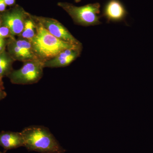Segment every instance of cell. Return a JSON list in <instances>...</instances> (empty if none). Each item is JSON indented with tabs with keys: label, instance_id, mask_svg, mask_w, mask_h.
I'll return each instance as SVG.
<instances>
[{
	"label": "cell",
	"instance_id": "4fadbf2b",
	"mask_svg": "<svg viewBox=\"0 0 153 153\" xmlns=\"http://www.w3.org/2000/svg\"><path fill=\"white\" fill-rule=\"evenodd\" d=\"M10 34L9 28L5 26L0 27V39H4V38L10 36Z\"/></svg>",
	"mask_w": 153,
	"mask_h": 153
},
{
	"label": "cell",
	"instance_id": "2e32d148",
	"mask_svg": "<svg viewBox=\"0 0 153 153\" xmlns=\"http://www.w3.org/2000/svg\"><path fill=\"white\" fill-rule=\"evenodd\" d=\"M6 4L8 6H11L15 4L16 0H4Z\"/></svg>",
	"mask_w": 153,
	"mask_h": 153
},
{
	"label": "cell",
	"instance_id": "ba28073f",
	"mask_svg": "<svg viewBox=\"0 0 153 153\" xmlns=\"http://www.w3.org/2000/svg\"><path fill=\"white\" fill-rule=\"evenodd\" d=\"M82 49V47L66 49L54 58L44 62V68H60L68 66L79 57Z\"/></svg>",
	"mask_w": 153,
	"mask_h": 153
},
{
	"label": "cell",
	"instance_id": "6da1fadb",
	"mask_svg": "<svg viewBox=\"0 0 153 153\" xmlns=\"http://www.w3.org/2000/svg\"><path fill=\"white\" fill-rule=\"evenodd\" d=\"M34 21L36 25V35L30 41L35 55L44 63L66 49L82 47L61 41L49 33L40 23Z\"/></svg>",
	"mask_w": 153,
	"mask_h": 153
},
{
	"label": "cell",
	"instance_id": "9a60e30c",
	"mask_svg": "<svg viewBox=\"0 0 153 153\" xmlns=\"http://www.w3.org/2000/svg\"><path fill=\"white\" fill-rule=\"evenodd\" d=\"M6 4L4 0H0V12H3L5 10L6 8Z\"/></svg>",
	"mask_w": 153,
	"mask_h": 153
},
{
	"label": "cell",
	"instance_id": "ac0fdd59",
	"mask_svg": "<svg viewBox=\"0 0 153 153\" xmlns=\"http://www.w3.org/2000/svg\"><path fill=\"white\" fill-rule=\"evenodd\" d=\"M74 1H75L76 2L78 3L80 2V1H81V0H74Z\"/></svg>",
	"mask_w": 153,
	"mask_h": 153
},
{
	"label": "cell",
	"instance_id": "9c48e42d",
	"mask_svg": "<svg viewBox=\"0 0 153 153\" xmlns=\"http://www.w3.org/2000/svg\"><path fill=\"white\" fill-rule=\"evenodd\" d=\"M127 14L124 6L119 0H110L103 10V16L108 22H121Z\"/></svg>",
	"mask_w": 153,
	"mask_h": 153
},
{
	"label": "cell",
	"instance_id": "e0dca14e",
	"mask_svg": "<svg viewBox=\"0 0 153 153\" xmlns=\"http://www.w3.org/2000/svg\"><path fill=\"white\" fill-rule=\"evenodd\" d=\"M2 79V77L0 76V86L2 87L3 88H4Z\"/></svg>",
	"mask_w": 153,
	"mask_h": 153
},
{
	"label": "cell",
	"instance_id": "277c9868",
	"mask_svg": "<svg viewBox=\"0 0 153 153\" xmlns=\"http://www.w3.org/2000/svg\"><path fill=\"white\" fill-rule=\"evenodd\" d=\"M44 62L38 59L24 62L22 68L11 72L8 76L13 84L30 85L37 83L43 75Z\"/></svg>",
	"mask_w": 153,
	"mask_h": 153
},
{
	"label": "cell",
	"instance_id": "d6986e66",
	"mask_svg": "<svg viewBox=\"0 0 153 153\" xmlns=\"http://www.w3.org/2000/svg\"><path fill=\"white\" fill-rule=\"evenodd\" d=\"M6 152H7V151H4V152H0V153H6Z\"/></svg>",
	"mask_w": 153,
	"mask_h": 153
},
{
	"label": "cell",
	"instance_id": "ffe728a7",
	"mask_svg": "<svg viewBox=\"0 0 153 153\" xmlns=\"http://www.w3.org/2000/svg\"><path fill=\"white\" fill-rule=\"evenodd\" d=\"M1 19H0V26H1Z\"/></svg>",
	"mask_w": 153,
	"mask_h": 153
},
{
	"label": "cell",
	"instance_id": "7c38bea8",
	"mask_svg": "<svg viewBox=\"0 0 153 153\" xmlns=\"http://www.w3.org/2000/svg\"><path fill=\"white\" fill-rule=\"evenodd\" d=\"M36 25L35 21L32 16L29 15L25 22L24 30L21 35L22 38L31 41L36 36Z\"/></svg>",
	"mask_w": 153,
	"mask_h": 153
},
{
	"label": "cell",
	"instance_id": "8992f818",
	"mask_svg": "<svg viewBox=\"0 0 153 153\" xmlns=\"http://www.w3.org/2000/svg\"><path fill=\"white\" fill-rule=\"evenodd\" d=\"M28 16L29 14L24 9L20 7L16 8L3 15V25L9 28L13 36L21 35L24 30L25 20Z\"/></svg>",
	"mask_w": 153,
	"mask_h": 153
},
{
	"label": "cell",
	"instance_id": "5b68a950",
	"mask_svg": "<svg viewBox=\"0 0 153 153\" xmlns=\"http://www.w3.org/2000/svg\"><path fill=\"white\" fill-rule=\"evenodd\" d=\"M32 17L35 21L40 23L49 33L61 41L74 45L82 46V44L57 20L46 17L33 16Z\"/></svg>",
	"mask_w": 153,
	"mask_h": 153
},
{
	"label": "cell",
	"instance_id": "5bb4252c",
	"mask_svg": "<svg viewBox=\"0 0 153 153\" xmlns=\"http://www.w3.org/2000/svg\"><path fill=\"white\" fill-rule=\"evenodd\" d=\"M4 88L0 86V101L5 98L7 96V94L4 90Z\"/></svg>",
	"mask_w": 153,
	"mask_h": 153
},
{
	"label": "cell",
	"instance_id": "3957f363",
	"mask_svg": "<svg viewBox=\"0 0 153 153\" xmlns=\"http://www.w3.org/2000/svg\"><path fill=\"white\" fill-rule=\"evenodd\" d=\"M57 5L66 11L76 25L89 27L102 24L100 21V5L99 3L88 4L81 7H76L66 2L58 3Z\"/></svg>",
	"mask_w": 153,
	"mask_h": 153
},
{
	"label": "cell",
	"instance_id": "30bf717a",
	"mask_svg": "<svg viewBox=\"0 0 153 153\" xmlns=\"http://www.w3.org/2000/svg\"><path fill=\"white\" fill-rule=\"evenodd\" d=\"M0 146L6 151L25 147V140L22 133L11 131L0 132Z\"/></svg>",
	"mask_w": 153,
	"mask_h": 153
},
{
	"label": "cell",
	"instance_id": "52a82bcc",
	"mask_svg": "<svg viewBox=\"0 0 153 153\" xmlns=\"http://www.w3.org/2000/svg\"><path fill=\"white\" fill-rule=\"evenodd\" d=\"M8 48L13 59L25 62L38 59L33 51L31 42L27 39L23 38L13 40L9 44Z\"/></svg>",
	"mask_w": 153,
	"mask_h": 153
},
{
	"label": "cell",
	"instance_id": "8fae6325",
	"mask_svg": "<svg viewBox=\"0 0 153 153\" xmlns=\"http://www.w3.org/2000/svg\"><path fill=\"white\" fill-rule=\"evenodd\" d=\"M13 58L4 51L0 53V76H8L12 72Z\"/></svg>",
	"mask_w": 153,
	"mask_h": 153
},
{
	"label": "cell",
	"instance_id": "7a4b0ae2",
	"mask_svg": "<svg viewBox=\"0 0 153 153\" xmlns=\"http://www.w3.org/2000/svg\"><path fill=\"white\" fill-rule=\"evenodd\" d=\"M25 147L29 151L41 153H65L63 149L49 129L43 126H30L21 132Z\"/></svg>",
	"mask_w": 153,
	"mask_h": 153
}]
</instances>
